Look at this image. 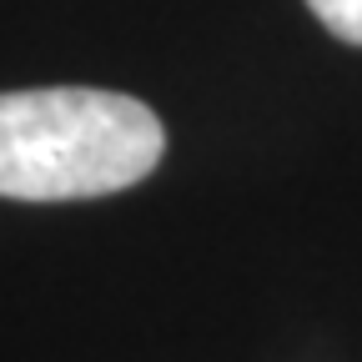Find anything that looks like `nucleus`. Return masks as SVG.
<instances>
[{
    "instance_id": "f257e3e1",
    "label": "nucleus",
    "mask_w": 362,
    "mask_h": 362,
    "mask_svg": "<svg viewBox=\"0 0 362 362\" xmlns=\"http://www.w3.org/2000/svg\"><path fill=\"white\" fill-rule=\"evenodd\" d=\"M166 151L151 106L96 86L0 90V197L86 202L146 181Z\"/></svg>"
},
{
    "instance_id": "f03ea898",
    "label": "nucleus",
    "mask_w": 362,
    "mask_h": 362,
    "mask_svg": "<svg viewBox=\"0 0 362 362\" xmlns=\"http://www.w3.org/2000/svg\"><path fill=\"white\" fill-rule=\"evenodd\" d=\"M307 11L322 21L337 40L362 45V0H307Z\"/></svg>"
}]
</instances>
